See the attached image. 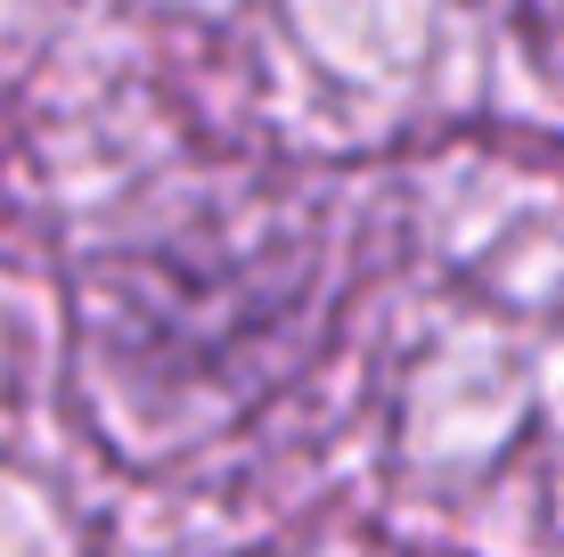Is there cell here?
Segmentation results:
<instances>
[]
</instances>
